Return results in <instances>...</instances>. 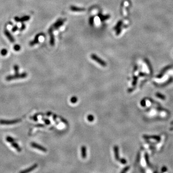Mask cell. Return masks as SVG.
<instances>
[{
	"label": "cell",
	"instance_id": "obj_18",
	"mask_svg": "<svg viewBox=\"0 0 173 173\" xmlns=\"http://www.w3.org/2000/svg\"><path fill=\"white\" fill-rule=\"evenodd\" d=\"M87 119H88V120L90 122H92L94 121V117L91 114H90L89 115L88 117H87Z\"/></svg>",
	"mask_w": 173,
	"mask_h": 173
},
{
	"label": "cell",
	"instance_id": "obj_19",
	"mask_svg": "<svg viewBox=\"0 0 173 173\" xmlns=\"http://www.w3.org/2000/svg\"><path fill=\"white\" fill-rule=\"evenodd\" d=\"M18 30V26L17 25H16L14 26L13 27V28H12V31L13 32H16L17 30Z\"/></svg>",
	"mask_w": 173,
	"mask_h": 173
},
{
	"label": "cell",
	"instance_id": "obj_17",
	"mask_svg": "<svg viewBox=\"0 0 173 173\" xmlns=\"http://www.w3.org/2000/svg\"><path fill=\"white\" fill-rule=\"evenodd\" d=\"M8 53V51L6 49H3L1 51V55L3 56H5Z\"/></svg>",
	"mask_w": 173,
	"mask_h": 173
},
{
	"label": "cell",
	"instance_id": "obj_21",
	"mask_svg": "<svg viewBox=\"0 0 173 173\" xmlns=\"http://www.w3.org/2000/svg\"><path fill=\"white\" fill-rule=\"evenodd\" d=\"M26 27V25H25L24 23H23H23H22V24L21 26V27H20V31H23L24 30H25Z\"/></svg>",
	"mask_w": 173,
	"mask_h": 173
},
{
	"label": "cell",
	"instance_id": "obj_22",
	"mask_svg": "<svg viewBox=\"0 0 173 173\" xmlns=\"http://www.w3.org/2000/svg\"><path fill=\"white\" fill-rule=\"evenodd\" d=\"M156 97H158V98H160L161 99H165V97L163 95H162V94H161L160 93H158L156 94Z\"/></svg>",
	"mask_w": 173,
	"mask_h": 173
},
{
	"label": "cell",
	"instance_id": "obj_26",
	"mask_svg": "<svg viewBox=\"0 0 173 173\" xmlns=\"http://www.w3.org/2000/svg\"><path fill=\"white\" fill-rule=\"evenodd\" d=\"M42 120L44 121V122L45 123V124L46 125H49L50 124V121L48 119H46L45 118H42Z\"/></svg>",
	"mask_w": 173,
	"mask_h": 173
},
{
	"label": "cell",
	"instance_id": "obj_27",
	"mask_svg": "<svg viewBox=\"0 0 173 173\" xmlns=\"http://www.w3.org/2000/svg\"><path fill=\"white\" fill-rule=\"evenodd\" d=\"M135 90V88H130V89H129L128 90V91L129 92H132L133 91H134Z\"/></svg>",
	"mask_w": 173,
	"mask_h": 173
},
{
	"label": "cell",
	"instance_id": "obj_13",
	"mask_svg": "<svg viewBox=\"0 0 173 173\" xmlns=\"http://www.w3.org/2000/svg\"><path fill=\"white\" fill-rule=\"evenodd\" d=\"M6 140L9 142V143H12L14 141H15V139H14L13 138L10 137V136H7L6 137Z\"/></svg>",
	"mask_w": 173,
	"mask_h": 173
},
{
	"label": "cell",
	"instance_id": "obj_12",
	"mask_svg": "<svg viewBox=\"0 0 173 173\" xmlns=\"http://www.w3.org/2000/svg\"><path fill=\"white\" fill-rule=\"evenodd\" d=\"M49 32L50 33V43L52 45H53L54 44V36L52 33V28H50Z\"/></svg>",
	"mask_w": 173,
	"mask_h": 173
},
{
	"label": "cell",
	"instance_id": "obj_7",
	"mask_svg": "<svg viewBox=\"0 0 173 173\" xmlns=\"http://www.w3.org/2000/svg\"><path fill=\"white\" fill-rule=\"evenodd\" d=\"M4 33L5 35L6 36V37L7 38V39H9V40L11 42L13 43L14 42V38L13 37V36L11 35L10 32L7 30H4Z\"/></svg>",
	"mask_w": 173,
	"mask_h": 173
},
{
	"label": "cell",
	"instance_id": "obj_5",
	"mask_svg": "<svg viewBox=\"0 0 173 173\" xmlns=\"http://www.w3.org/2000/svg\"><path fill=\"white\" fill-rule=\"evenodd\" d=\"M30 17L29 16H25L22 17H16L14 18V21L17 22H24L26 21H27L30 19Z\"/></svg>",
	"mask_w": 173,
	"mask_h": 173
},
{
	"label": "cell",
	"instance_id": "obj_20",
	"mask_svg": "<svg viewBox=\"0 0 173 173\" xmlns=\"http://www.w3.org/2000/svg\"><path fill=\"white\" fill-rule=\"evenodd\" d=\"M129 166H126L125 167V168H124L122 170V171L121 172V173H126L127 171H128L129 169Z\"/></svg>",
	"mask_w": 173,
	"mask_h": 173
},
{
	"label": "cell",
	"instance_id": "obj_4",
	"mask_svg": "<svg viewBox=\"0 0 173 173\" xmlns=\"http://www.w3.org/2000/svg\"><path fill=\"white\" fill-rule=\"evenodd\" d=\"M31 146L33 148H35V149H38V150H39V151H42L43 152H47V149H46L45 148H44V147H43L40 145H39V144L36 143H35V142H32L31 144Z\"/></svg>",
	"mask_w": 173,
	"mask_h": 173
},
{
	"label": "cell",
	"instance_id": "obj_24",
	"mask_svg": "<svg viewBox=\"0 0 173 173\" xmlns=\"http://www.w3.org/2000/svg\"><path fill=\"white\" fill-rule=\"evenodd\" d=\"M119 161L121 163V164H125L126 163V160L125 159H120H120H119Z\"/></svg>",
	"mask_w": 173,
	"mask_h": 173
},
{
	"label": "cell",
	"instance_id": "obj_28",
	"mask_svg": "<svg viewBox=\"0 0 173 173\" xmlns=\"http://www.w3.org/2000/svg\"><path fill=\"white\" fill-rule=\"evenodd\" d=\"M31 118H32V120H34V121H38V118H37L36 117H31Z\"/></svg>",
	"mask_w": 173,
	"mask_h": 173
},
{
	"label": "cell",
	"instance_id": "obj_16",
	"mask_svg": "<svg viewBox=\"0 0 173 173\" xmlns=\"http://www.w3.org/2000/svg\"><path fill=\"white\" fill-rule=\"evenodd\" d=\"M21 49V47L18 44H16L14 45V46H13V50L16 51V52H18V51H19Z\"/></svg>",
	"mask_w": 173,
	"mask_h": 173
},
{
	"label": "cell",
	"instance_id": "obj_14",
	"mask_svg": "<svg viewBox=\"0 0 173 173\" xmlns=\"http://www.w3.org/2000/svg\"><path fill=\"white\" fill-rule=\"evenodd\" d=\"M78 101V98L75 97V96H74L73 97H72L70 99V102L72 104H75Z\"/></svg>",
	"mask_w": 173,
	"mask_h": 173
},
{
	"label": "cell",
	"instance_id": "obj_15",
	"mask_svg": "<svg viewBox=\"0 0 173 173\" xmlns=\"http://www.w3.org/2000/svg\"><path fill=\"white\" fill-rule=\"evenodd\" d=\"M13 69L14 72H15L16 74H18L19 72V67L18 65H15L13 66Z\"/></svg>",
	"mask_w": 173,
	"mask_h": 173
},
{
	"label": "cell",
	"instance_id": "obj_3",
	"mask_svg": "<svg viewBox=\"0 0 173 173\" xmlns=\"http://www.w3.org/2000/svg\"><path fill=\"white\" fill-rule=\"evenodd\" d=\"M91 57L93 60L95 61L97 63H98L100 65L102 66H104V67L106 66V63L104 61H103L102 59L99 58V57H98L97 55L93 54L91 55Z\"/></svg>",
	"mask_w": 173,
	"mask_h": 173
},
{
	"label": "cell",
	"instance_id": "obj_6",
	"mask_svg": "<svg viewBox=\"0 0 173 173\" xmlns=\"http://www.w3.org/2000/svg\"><path fill=\"white\" fill-rule=\"evenodd\" d=\"M43 34L42 33H39L38 34L36 35V36L34 38V39H33V40H32V41H30V46H33L36 44H37V43H39V38L40 36H42Z\"/></svg>",
	"mask_w": 173,
	"mask_h": 173
},
{
	"label": "cell",
	"instance_id": "obj_25",
	"mask_svg": "<svg viewBox=\"0 0 173 173\" xmlns=\"http://www.w3.org/2000/svg\"><path fill=\"white\" fill-rule=\"evenodd\" d=\"M140 104H141V105L142 106H143V107L145 106H146V105L145 100V99H143V100H142L141 101V102H140Z\"/></svg>",
	"mask_w": 173,
	"mask_h": 173
},
{
	"label": "cell",
	"instance_id": "obj_8",
	"mask_svg": "<svg viewBox=\"0 0 173 173\" xmlns=\"http://www.w3.org/2000/svg\"><path fill=\"white\" fill-rule=\"evenodd\" d=\"M37 167H38V164H34L32 166L30 167L29 168H27V169H26L24 170H23V171H21L20 173H27L33 171L34 170H35Z\"/></svg>",
	"mask_w": 173,
	"mask_h": 173
},
{
	"label": "cell",
	"instance_id": "obj_9",
	"mask_svg": "<svg viewBox=\"0 0 173 173\" xmlns=\"http://www.w3.org/2000/svg\"><path fill=\"white\" fill-rule=\"evenodd\" d=\"M114 150V156L115 159L117 161H119L120 159L119 155V149L117 146L115 145L113 148Z\"/></svg>",
	"mask_w": 173,
	"mask_h": 173
},
{
	"label": "cell",
	"instance_id": "obj_1",
	"mask_svg": "<svg viewBox=\"0 0 173 173\" xmlns=\"http://www.w3.org/2000/svg\"><path fill=\"white\" fill-rule=\"evenodd\" d=\"M27 74L26 72H24V73H21V74H16L15 75H9L6 77L5 79L7 81H11L14 79H22L25 78L27 77Z\"/></svg>",
	"mask_w": 173,
	"mask_h": 173
},
{
	"label": "cell",
	"instance_id": "obj_11",
	"mask_svg": "<svg viewBox=\"0 0 173 173\" xmlns=\"http://www.w3.org/2000/svg\"><path fill=\"white\" fill-rule=\"evenodd\" d=\"M81 156L83 159H85L86 156V149L85 146H82L81 147Z\"/></svg>",
	"mask_w": 173,
	"mask_h": 173
},
{
	"label": "cell",
	"instance_id": "obj_10",
	"mask_svg": "<svg viewBox=\"0 0 173 173\" xmlns=\"http://www.w3.org/2000/svg\"><path fill=\"white\" fill-rule=\"evenodd\" d=\"M11 145L18 152H20L22 151V149L21 148V147L19 146L18 144L16 142H15V141H14L13 142H12L11 143Z\"/></svg>",
	"mask_w": 173,
	"mask_h": 173
},
{
	"label": "cell",
	"instance_id": "obj_29",
	"mask_svg": "<svg viewBox=\"0 0 173 173\" xmlns=\"http://www.w3.org/2000/svg\"><path fill=\"white\" fill-rule=\"evenodd\" d=\"M37 126H38V127H42V126H44V125H40V124H39V125H37Z\"/></svg>",
	"mask_w": 173,
	"mask_h": 173
},
{
	"label": "cell",
	"instance_id": "obj_23",
	"mask_svg": "<svg viewBox=\"0 0 173 173\" xmlns=\"http://www.w3.org/2000/svg\"><path fill=\"white\" fill-rule=\"evenodd\" d=\"M137 79H138L137 77H134V80H133V83H132V85L133 86H135L136 85V84H137Z\"/></svg>",
	"mask_w": 173,
	"mask_h": 173
},
{
	"label": "cell",
	"instance_id": "obj_2",
	"mask_svg": "<svg viewBox=\"0 0 173 173\" xmlns=\"http://www.w3.org/2000/svg\"><path fill=\"white\" fill-rule=\"evenodd\" d=\"M21 119H16L13 120H0V125H11L17 124L21 122Z\"/></svg>",
	"mask_w": 173,
	"mask_h": 173
}]
</instances>
